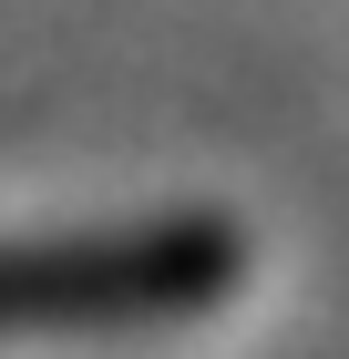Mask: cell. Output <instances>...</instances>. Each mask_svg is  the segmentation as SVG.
I'll return each instance as SVG.
<instances>
[{
	"instance_id": "obj_1",
	"label": "cell",
	"mask_w": 349,
	"mask_h": 359,
	"mask_svg": "<svg viewBox=\"0 0 349 359\" xmlns=\"http://www.w3.org/2000/svg\"><path fill=\"white\" fill-rule=\"evenodd\" d=\"M237 277H246V236L226 216H164V226H113V236H11L0 247V339L195 318Z\"/></svg>"
}]
</instances>
